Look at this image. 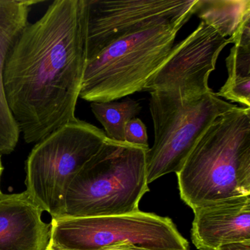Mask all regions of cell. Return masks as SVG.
Returning a JSON list of instances; mask_svg holds the SVG:
<instances>
[{"label": "cell", "mask_w": 250, "mask_h": 250, "mask_svg": "<svg viewBox=\"0 0 250 250\" xmlns=\"http://www.w3.org/2000/svg\"><path fill=\"white\" fill-rule=\"evenodd\" d=\"M87 0H56L27 24L4 69L5 97L27 143L77 119L87 65Z\"/></svg>", "instance_id": "cell-1"}, {"label": "cell", "mask_w": 250, "mask_h": 250, "mask_svg": "<svg viewBox=\"0 0 250 250\" xmlns=\"http://www.w3.org/2000/svg\"><path fill=\"white\" fill-rule=\"evenodd\" d=\"M176 175L181 200L192 210L250 195V108L217 117Z\"/></svg>", "instance_id": "cell-2"}, {"label": "cell", "mask_w": 250, "mask_h": 250, "mask_svg": "<svg viewBox=\"0 0 250 250\" xmlns=\"http://www.w3.org/2000/svg\"><path fill=\"white\" fill-rule=\"evenodd\" d=\"M148 149L106 137L70 184L62 216L94 217L140 211V200L149 191L146 168Z\"/></svg>", "instance_id": "cell-3"}, {"label": "cell", "mask_w": 250, "mask_h": 250, "mask_svg": "<svg viewBox=\"0 0 250 250\" xmlns=\"http://www.w3.org/2000/svg\"><path fill=\"white\" fill-rule=\"evenodd\" d=\"M188 20L157 24L111 43L87 61L80 97L91 103L113 102L143 91Z\"/></svg>", "instance_id": "cell-4"}, {"label": "cell", "mask_w": 250, "mask_h": 250, "mask_svg": "<svg viewBox=\"0 0 250 250\" xmlns=\"http://www.w3.org/2000/svg\"><path fill=\"white\" fill-rule=\"evenodd\" d=\"M106 139L100 128L76 119L36 143L26 162L29 197L52 218L62 216L70 184Z\"/></svg>", "instance_id": "cell-5"}, {"label": "cell", "mask_w": 250, "mask_h": 250, "mask_svg": "<svg viewBox=\"0 0 250 250\" xmlns=\"http://www.w3.org/2000/svg\"><path fill=\"white\" fill-rule=\"evenodd\" d=\"M235 106L219 99L213 91L187 99L161 92L150 93L149 108L154 143L146 152L147 184L167 174L179 172L213 121Z\"/></svg>", "instance_id": "cell-6"}, {"label": "cell", "mask_w": 250, "mask_h": 250, "mask_svg": "<svg viewBox=\"0 0 250 250\" xmlns=\"http://www.w3.org/2000/svg\"><path fill=\"white\" fill-rule=\"evenodd\" d=\"M49 248L101 250L128 244L146 250H188V241L169 218L138 211L94 217L52 218Z\"/></svg>", "instance_id": "cell-7"}, {"label": "cell", "mask_w": 250, "mask_h": 250, "mask_svg": "<svg viewBox=\"0 0 250 250\" xmlns=\"http://www.w3.org/2000/svg\"><path fill=\"white\" fill-rule=\"evenodd\" d=\"M196 1L87 0V61L121 38L157 24L189 20Z\"/></svg>", "instance_id": "cell-8"}, {"label": "cell", "mask_w": 250, "mask_h": 250, "mask_svg": "<svg viewBox=\"0 0 250 250\" xmlns=\"http://www.w3.org/2000/svg\"><path fill=\"white\" fill-rule=\"evenodd\" d=\"M232 43L201 21L193 33L174 45L165 61L146 82L143 91L161 92L183 99L212 91L209 76L224 48Z\"/></svg>", "instance_id": "cell-9"}, {"label": "cell", "mask_w": 250, "mask_h": 250, "mask_svg": "<svg viewBox=\"0 0 250 250\" xmlns=\"http://www.w3.org/2000/svg\"><path fill=\"white\" fill-rule=\"evenodd\" d=\"M193 211L191 239L199 250L250 241V195L213 202Z\"/></svg>", "instance_id": "cell-10"}, {"label": "cell", "mask_w": 250, "mask_h": 250, "mask_svg": "<svg viewBox=\"0 0 250 250\" xmlns=\"http://www.w3.org/2000/svg\"><path fill=\"white\" fill-rule=\"evenodd\" d=\"M25 191L0 192V250H47L52 225Z\"/></svg>", "instance_id": "cell-11"}, {"label": "cell", "mask_w": 250, "mask_h": 250, "mask_svg": "<svg viewBox=\"0 0 250 250\" xmlns=\"http://www.w3.org/2000/svg\"><path fill=\"white\" fill-rule=\"evenodd\" d=\"M41 2L34 0H0V155L13 153L20 137L5 97V62L13 45L28 24L30 8Z\"/></svg>", "instance_id": "cell-12"}, {"label": "cell", "mask_w": 250, "mask_h": 250, "mask_svg": "<svg viewBox=\"0 0 250 250\" xmlns=\"http://www.w3.org/2000/svg\"><path fill=\"white\" fill-rule=\"evenodd\" d=\"M192 13L232 42L243 24L250 20V0H197Z\"/></svg>", "instance_id": "cell-13"}, {"label": "cell", "mask_w": 250, "mask_h": 250, "mask_svg": "<svg viewBox=\"0 0 250 250\" xmlns=\"http://www.w3.org/2000/svg\"><path fill=\"white\" fill-rule=\"evenodd\" d=\"M226 66L228 78L216 96L250 108V46L233 45Z\"/></svg>", "instance_id": "cell-14"}, {"label": "cell", "mask_w": 250, "mask_h": 250, "mask_svg": "<svg viewBox=\"0 0 250 250\" xmlns=\"http://www.w3.org/2000/svg\"><path fill=\"white\" fill-rule=\"evenodd\" d=\"M92 112L103 125L107 138L125 142V126L141 112L142 106L131 99L122 102H92Z\"/></svg>", "instance_id": "cell-15"}, {"label": "cell", "mask_w": 250, "mask_h": 250, "mask_svg": "<svg viewBox=\"0 0 250 250\" xmlns=\"http://www.w3.org/2000/svg\"><path fill=\"white\" fill-rule=\"evenodd\" d=\"M125 142L149 148L147 128L140 118H132L127 123L125 126Z\"/></svg>", "instance_id": "cell-16"}, {"label": "cell", "mask_w": 250, "mask_h": 250, "mask_svg": "<svg viewBox=\"0 0 250 250\" xmlns=\"http://www.w3.org/2000/svg\"><path fill=\"white\" fill-rule=\"evenodd\" d=\"M216 250H250V241L231 243L222 246Z\"/></svg>", "instance_id": "cell-17"}, {"label": "cell", "mask_w": 250, "mask_h": 250, "mask_svg": "<svg viewBox=\"0 0 250 250\" xmlns=\"http://www.w3.org/2000/svg\"><path fill=\"white\" fill-rule=\"evenodd\" d=\"M47 250H54L49 248ZM101 250H146L142 249L137 248L131 244H120V245L113 246V247H108V248L103 249Z\"/></svg>", "instance_id": "cell-18"}, {"label": "cell", "mask_w": 250, "mask_h": 250, "mask_svg": "<svg viewBox=\"0 0 250 250\" xmlns=\"http://www.w3.org/2000/svg\"><path fill=\"white\" fill-rule=\"evenodd\" d=\"M3 172V166H2V159H1V155H0V179H1V175ZM1 192V191H0Z\"/></svg>", "instance_id": "cell-19"}]
</instances>
